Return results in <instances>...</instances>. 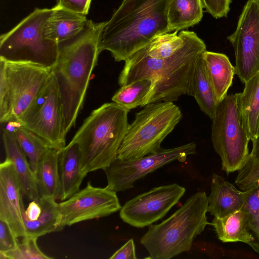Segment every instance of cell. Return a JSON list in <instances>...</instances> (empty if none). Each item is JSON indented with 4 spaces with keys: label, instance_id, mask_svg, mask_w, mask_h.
I'll use <instances>...</instances> for the list:
<instances>
[{
    "label": "cell",
    "instance_id": "39",
    "mask_svg": "<svg viewBox=\"0 0 259 259\" xmlns=\"http://www.w3.org/2000/svg\"><path fill=\"white\" fill-rule=\"evenodd\" d=\"M258 135H259V124H258V132H257V136Z\"/></svg>",
    "mask_w": 259,
    "mask_h": 259
},
{
    "label": "cell",
    "instance_id": "10",
    "mask_svg": "<svg viewBox=\"0 0 259 259\" xmlns=\"http://www.w3.org/2000/svg\"><path fill=\"white\" fill-rule=\"evenodd\" d=\"M196 144L191 142L170 149L161 148L158 152L131 160L116 158L105 168L107 187L116 192L134 187L136 181L157 169L178 160L184 162L187 156L196 153Z\"/></svg>",
    "mask_w": 259,
    "mask_h": 259
},
{
    "label": "cell",
    "instance_id": "22",
    "mask_svg": "<svg viewBox=\"0 0 259 259\" xmlns=\"http://www.w3.org/2000/svg\"><path fill=\"white\" fill-rule=\"evenodd\" d=\"M59 150L50 148L42 156L34 172L40 197L60 200L61 189L58 170Z\"/></svg>",
    "mask_w": 259,
    "mask_h": 259
},
{
    "label": "cell",
    "instance_id": "11",
    "mask_svg": "<svg viewBox=\"0 0 259 259\" xmlns=\"http://www.w3.org/2000/svg\"><path fill=\"white\" fill-rule=\"evenodd\" d=\"M63 120L61 98L53 73L49 84L36 102L17 122L39 136L51 148L60 150L66 146Z\"/></svg>",
    "mask_w": 259,
    "mask_h": 259
},
{
    "label": "cell",
    "instance_id": "17",
    "mask_svg": "<svg viewBox=\"0 0 259 259\" xmlns=\"http://www.w3.org/2000/svg\"><path fill=\"white\" fill-rule=\"evenodd\" d=\"M53 9L42 27L45 39L61 44L74 38L84 29L88 22L85 15L56 6Z\"/></svg>",
    "mask_w": 259,
    "mask_h": 259
},
{
    "label": "cell",
    "instance_id": "19",
    "mask_svg": "<svg viewBox=\"0 0 259 259\" xmlns=\"http://www.w3.org/2000/svg\"><path fill=\"white\" fill-rule=\"evenodd\" d=\"M58 170L60 183V201L65 200L80 190L84 178L78 145L69 143L59 150Z\"/></svg>",
    "mask_w": 259,
    "mask_h": 259
},
{
    "label": "cell",
    "instance_id": "26",
    "mask_svg": "<svg viewBox=\"0 0 259 259\" xmlns=\"http://www.w3.org/2000/svg\"><path fill=\"white\" fill-rule=\"evenodd\" d=\"M39 203L41 207L39 217L34 221L24 219L25 236L38 238L63 230L60 225L61 216L57 201L51 197H40Z\"/></svg>",
    "mask_w": 259,
    "mask_h": 259
},
{
    "label": "cell",
    "instance_id": "33",
    "mask_svg": "<svg viewBox=\"0 0 259 259\" xmlns=\"http://www.w3.org/2000/svg\"><path fill=\"white\" fill-rule=\"evenodd\" d=\"M8 225L0 220V252H6L16 248L19 243Z\"/></svg>",
    "mask_w": 259,
    "mask_h": 259
},
{
    "label": "cell",
    "instance_id": "16",
    "mask_svg": "<svg viewBox=\"0 0 259 259\" xmlns=\"http://www.w3.org/2000/svg\"><path fill=\"white\" fill-rule=\"evenodd\" d=\"M2 139L6 159L10 160L13 164L23 196L30 201H39L40 197L34 172L11 128H4Z\"/></svg>",
    "mask_w": 259,
    "mask_h": 259
},
{
    "label": "cell",
    "instance_id": "25",
    "mask_svg": "<svg viewBox=\"0 0 259 259\" xmlns=\"http://www.w3.org/2000/svg\"><path fill=\"white\" fill-rule=\"evenodd\" d=\"M191 92V96L194 97L200 110L212 120L219 103L201 57L194 71Z\"/></svg>",
    "mask_w": 259,
    "mask_h": 259
},
{
    "label": "cell",
    "instance_id": "12",
    "mask_svg": "<svg viewBox=\"0 0 259 259\" xmlns=\"http://www.w3.org/2000/svg\"><path fill=\"white\" fill-rule=\"evenodd\" d=\"M227 39L235 53V74L244 84L259 71V0L246 2L236 30Z\"/></svg>",
    "mask_w": 259,
    "mask_h": 259
},
{
    "label": "cell",
    "instance_id": "20",
    "mask_svg": "<svg viewBox=\"0 0 259 259\" xmlns=\"http://www.w3.org/2000/svg\"><path fill=\"white\" fill-rule=\"evenodd\" d=\"M201 57L219 103L227 95L232 85L235 67L224 54L206 50Z\"/></svg>",
    "mask_w": 259,
    "mask_h": 259
},
{
    "label": "cell",
    "instance_id": "14",
    "mask_svg": "<svg viewBox=\"0 0 259 259\" xmlns=\"http://www.w3.org/2000/svg\"><path fill=\"white\" fill-rule=\"evenodd\" d=\"M62 229L79 222L108 216L122 207L116 192L93 186L89 181L83 189L58 203Z\"/></svg>",
    "mask_w": 259,
    "mask_h": 259
},
{
    "label": "cell",
    "instance_id": "15",
    "mask_svg": "<svg viewBox=\"0 0 259 259\" xmlns=\"http://www.w3.org/2000/svg\"><path fill=\"white\" fill-rule=\"evenodd\" d=\"M23 196L13 164L6 159L0 164V220L8 225L17 238L26 236Z\"/></svg>",
    "mask_w": 259,
    "mask_h": 259
},
{
    "label": "cell",
    "instance_id": "7",
    "mask_svg": "<svg viewBox=\"0 0 259 259\" xmlns=\"http://www.w3.org/2000/svg\"><path fill=\"white\" fill-rule=\"evenodd\" d=\"M135 114L118 151L120 160L137 159L156 153L164 139L182 118L173 102L148 104Z\"/></svg>",
    "mask_w": 259,
    "mask_h": 259
},
{
    "label": "cell",
    "instance_id": "28",
    "mask_svg": "<svg viewBox=\"0 0 259 259\" xmlns=\"http://www.w3.org/2000/svg\"><path fill=\"white\" fill-rule=\"evenodd\" d=\"M166 32L154 36L145 48L151 58L163 59L170 57L183 46L186 30Z\"/></svg>",
    "mask_w": 259,
    "mask_h": 259
},
{
    "label": "cell",
    "instance_id": "27",
    "mask_svg": "<svg viewBox=\"0 0 259 259\" xmlns=\"http://www.w3.org/2000/svg\"><path fill=\"white\" fill-rule=\"evenodd\" d=\"M8 122L20 146L26 154L32 170L35 172L39 161L51 148L39 136L18 122L15 121Z\"/></svg>",
    "mask_w": 259,
    "mask_h": 259
},
{
    "label": "cell",
    "instance_id": "13",
    "mask_svg": "<svg viewBox=\"0 0 259 259\" xmlns=\"http://www.w3.org/2000/svg\"><path fill=\"white\" fill-rule=\"evenodd\" d=\"M185 191L176 183L154 187L127 201L120 210V218L134 227L149 226L164 217Z\"/></svg>",
    "mask_w": 259,
    "mask_h": 259
},
{
    "label": "cell",
    "instance_id": "34",
    "mask_svg": "<svg viewBox=\"0 0 259 259\" xmlns=\"http://www.w3.org/2000/svg\"><path fill=\"white\" fill-rule=\"evenodd\" d=\"M207 12L216 19L226 17L231 0H201Z\"/></svg>",
    "mask_w": 259,
    "mask_h": 259
},
{
    "label": "cell",
    "instance_id": "8",
    "mask_svg": "<svg viewBox=\"0 0 259 259\" xmlns=\"http://www.w3.org/2000/svg\"><path fill=\"white\" fill-rule=\"evenodd\" d=\"M53 10V7L35 8L11 30L2 34L0 59L52 68L58 57L59 44L44 38L41 30Z\"/></svg>",
    "mask_w": 259,
    "mask_h": 259
},
{
    "label": "cell",
    "instance_id": "3",
    "mask_svg": "<svg viewBox=\"0 0 259 259\" xmlns=\"http://www.w3.org/2000/svg\"><path fill=\"white\" fill-rule=\"evenodd\" d=\"M170 0H123L106 21L100 52L109 51L116 62H124L158 34L169 32L167 10Z\"/></svg>",
    "mask_w": 259,
    "mask_h": 259
},
{
    "label": "cell",
    "instance_id": "6",
    "mask_svg": "<svg viewBox=\"0 0 259 259\" xmlns=\"http://www.w3.org/2000/svg\"><path fill=\"white\" fill-rule=\"evenodd\" d=\"M52 68L0 59V121H19L33 107L51 78Z\"/></svg>",
    "mask_w": 259,
    "mask_h": 259
},
{
    "label": "cell",
    "instance_id": "2",
    "mask_svg": "<svg viewBox=\"0 0 259 259\" xmlns=\"http://www.w3.org/2000/svg\"><path fill=\"white\" fill-rule=\"evenodd\" d=\"M105 23L88 20L79 34L59 44L58 57L52 70L61 98L65 137L74 126L82 107L90 77L100 53L99 41Z\"/></svg>",
    "mask_w": 259,
    "mask_h": 259
},
{
    "label": "cell",
    "instance_id": "4",
    "mask_svg": "<svg viewBox=\"0 0 259 259\" xmlns=\"http://www.w3.org/2000/svg\"><path fill=\"white\" fill-rule=\"evenodd\" d=\"M130 111L113 102L106 103L84 120L69 143L78 145L84 175L104 170L117 158L129 125Z\"/></svg>",
    "mask_w": 259,
    "mask_h": 259
},
{
    "label": "cell",
    "instance_id": "1",
    "mask_svg": "<svg viewBox=\"0 0 259 259\" xmlns=\"http://www.w3.org/2000/svg\"><path fill=\"white\" fill-rule=\"evenodd\" d=\"M206 51L204 42L194 31L186 30L183 46L167 58L150 57L143 48L125 61L118 77L120 87L141 79L152 81L151 88L141 106L159 102H174L182 95L191 96L195 66Z\"/></svg>",
    "mask_w": 259,
    "mask_h": 259
},
{
    "label": "cell",
    "instance_id": "31",
    "mask_svg": "<svg viewBox=\"0 0 259 259\" xmlns=\"http://www.w3.org/2000/svg\"><path fill=\"white\" fill-rule=\"evenodd\" d=\"M38 238L25 236L18 247L6 252H0L1 259H52L43 253L37 244Z\"/></svg>",
    "mask_w": 259,
    "mask_h": 259
},
{
    "label": "cell",
    "instance_id": "38",
    "mask_svg": "<svg viewBox=\"0 0 259 259\" xmlns=\"http://www.w3.org/2000/svg\"><path fill=\"white\" fill-rule=\"evenodd\" d=\"M252 149L251 153L249 154L248 158H253L259 157V135L253 141Z\"/></svg>",
    "mask_w": 259,
    "mask_h": 259
},
{
    "label": "cell",
    "instance_id": "37",
    "mask_svg": "<svg viewBox=\"0 0 259 259\" xmlns=\"http://www.w3.org/2000/svg\"><path fill=\"white\" fill-rule=\"evenodd\" d=\"M41 212V207L39 201L32 200L25 210L24 219L30 221L36 220Z\"/></svg>",
    "mask_w": 259,
    "mask_h": 259
},
{
    "label": "cell",
    "instance_id": "35",
    "mask_svg": "<svg viewBox=\"0 0 259 259\" xmlns=\"http://www.w3.org/2000/svg\"><path fill=\"white\" fill-rule=\"evenodd\" d=\"M92 0H57L56 6L86 15L88 14Z\"/></svg>",
    "mask_w": 259,
    "mask_h": 259
},
{
    "label": "cell",
    "instance_id": "29",
    "mask_svg": "<svg viewBox=\"0 0 259 259\" xmlns=\"http://www.w3.org/2000/svg\"><path fill=\"white\" fill-rule=\"evenodd\" d=\"M152 81L144 79L121 86L112 98V101L128 110L141 107L150 91Z\"/></svg>",
    "mask_w": 259,
    "mask_h": 259
},
{
    "label": "cell",
    "instance_id": "5",
    "mask_svg": "<svg viewBox=\"0 0 259 259\" xmlns=\"http://www.w3.org/2000/svg\"><path fill=\"white\" fill-rule=\"evenodd\" d=\"M208 197L198 192L161 223L149 226L140 243L152 259H170L189 251L193 241L207 225Z\"/></svg>",
    "mask_w": 259,
    "mask_h": 259
},
{
    "label": "cell",
    "instance_id": "24",
    "mask_svg": "<svg viewBox=\"0 0 259 259\" xmlns=\"http://www.w3.org/2000/svg\"><path fill=\"white\" fill-rule=\"evenodd\" d=\"M201 0H170L167 10L169 32L179 31L197 24L203 17Z\"/></svg>",
    "mask_w": 259,
    "mask_h": 259
},
{
    "label": "cell",
    "instance_id": "30",
    "mask_svg": "<svg viewBox=\"0 0 259 259\" xmlns=\"http://www.w3.org/2000/svg\"><path fill=\"white\" fill-rule=\"evenodd\" d=\"M245 192L243 207L247 212L249 232L254 239L249 246L259 253V180Z\"/></svg>",
    "mask_w": 259,
    "mask_h": 259
},
{
    "label": "cell",
    "instance_id": "32",
    "mask_svg": "<svg viewBox=\"0 0 259 259\" xmlns=\"http://www.w3.org/2000/svg\"><path fill=\"white\" fill-rule=\"evenodd\" d=\"M259 180V157L248 158L244 165L238 170L235 184L243 191L254 186Z\"/></svg>",
    "mask_w": 259,
    "mask_h": 259
},
{
    "label": "cell",
    "instance_id": "21",
    "mask_svg": "<svg viewBox=\"0 0 259 259\" xmlns=\"http://www.w3.org/2000/svg\"><path fill=\"white\" fill-rule=\"evenodd\" d=\"M236 95L243 126L252 141L257 136L259 124V71L244 83L243 91Z\"/></svg>",
    "mask_w": 259,
    "mask_h": 259
},
{
    "label": "cell",
    "instance_id": "18",
    "mask_svg": "<svg viewBox=\"0 0 259 259\" xmlns=\"http://www.w3.org/2000/svg\"><path fill=\"white\" fill-rule=\"evenodd\" d=\"M245 192L238 190L222 177L213 174L208 197V211L214 217L222 218L243 207Z\"/></svg>",
    "mask_w": 259,
    "mask_h": 259
},
{
    "label": "cell",
    "instance_id": "9",
    "mask_svg": "<svg viewBox=\"0 0 259 259\" xmlns=\"http://www.w3.org/2000/svg\"><path fill=\"white\" fill-rule=\"evenodd\" d=\"M212 120L211 141L222 169L228 174L238 171L249 156L250 140L243 126L236 94L227 95L219 103Z\"/></svg>",
    "mask_w": 259,
    "mask_h": 259
},
{
    "label": "cell",
    "instance_id": "36",
    "mask_svg": "<svg viewBox=\"0 0 259 259\" xmlns=\"http://www.w3.org/2000/svg\"><path fill=\"white\" fill-rule=\"evenodd\" d=\"M110 259H137L135 245L133 239L128 240L122 247L115 252Z\"/></svg>",
    "mask_w": 259,
    "mask_h": 259
},
{
    "label": "cell",
    "instance_id": "23",
    "mask_svg": "<svg viewBox=\"0 0 259 259\" xmlns=\"http://www.w3.org/2000/svg\"><path fill=\"white\" fill-rule=\"evenodd\" d=\"M211 225L223 242H241L250 245L253 237L249 232L247 213L240 209L222 218L214 217Z\"/></svg>",
    "mask_w": 259,
    "mask_h": 259
}]
</instances>
